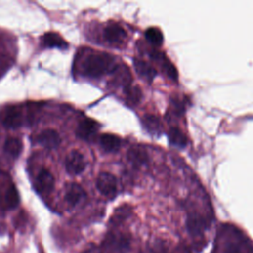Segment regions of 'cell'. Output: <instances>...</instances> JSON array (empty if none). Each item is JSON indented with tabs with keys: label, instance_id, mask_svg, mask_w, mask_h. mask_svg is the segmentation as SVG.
Wrapping results in <instances>:
<instances>
[{
	"label": "cell",
	"instance_id": "1",
	"mask_svg": "<svg viewBox=\"0 0 253 253\" xmlns=\"http://www.w3.org/2000/svg\"><path fill=\"white\" fill-rule=\"evenodd\" d=\"M211 253H253V241L239 226L222 222L216 229Z\"/></svg>",
	"mask_w": 253,
	"mask_h": 253
},
{
	"label": "cell",
	"instance_id": "2",
	"mask_svg": "<svg viewBox=\"0 0 253 253\" xmlns=\"http://www.w3.org/2000/svg\"><path fill=\"white\" fill-rule=\"evenodd\" d=\"M117 68L115 58L106 52H96L87 55L82 62V73L88 77H100Z\"/></svg>",
	"mask_w": 253,
	"mask_h": 253
},
{
	"label": "cell",
	"instance_id": "3",
	"mask_svg": "<svg viewBox=\"0 0 253 253\" xmlns=\"http://www.w3.org/2000/svg\"><path fill=\"white\" fill-rule=\"evenodd\" d=\"M96 188L104 197L113 199L117 195V179L111 173L102 172L97 178Z\"/></svg>",
	"mask_w": 253,
	"mask_h": 253
},
{
	"label": "cell",
	"instance_id": "4",
	"mask_svg": "<svg viewBox=\"0 0 253 253\" xmlns=\"http://www.w3.org/2000/svg\"><path fill=\"white\" fill-rule=\"evenodd\" d=\"M86 162L82 153L78 150H72L65 159V169L70 175H78L85 170Z\"/></svg>",
	"mask_w": 253,
	"mask_h": 253
},
{
	"label": "cell",
	"instance_id": "5",
	"mask_svg": "<svg viewBox=\"0 0 253 253\" xmlns=\"http://www.w3.org/2000/svg\"><path fill=\"white\" fill-rule=\"evenodd\" d=\"M2 124L7 128H18L22 126L23 123V116L20 108L16 106H11L6 108L3 111L2 118H1Z\"/></svg>",
	"mask_w": 253,
	"mask_h": 253
},
{
	"label": "cell",
	"instance_id": "6",
	"mask_svg": "<svg viewBox=\"0 0 253 253\" xmlns=\"http://www.w3.org/2000/svg\"><path fill=\"white\" fill-rule=\"evenodd\" d=\"M54 188V177L45 168H42L36 179V189L40 194L47 195Z\"/></svg>",
	"mask_w": 253,
	"mask_h": 253
},
{
	"label": "cell",
	"instance_id": "7",
	"mask_svg": "<svg viewBox=\"0 0 253 253\" xmlns=\"http://www.w3.org/2000/svg\"><path fill=\"white\" fill-rule=\"evenodd\" d=\"M105 40L112 44H122L126 39V32L119 24H110L104 29Z\"/></svg>",
	"mask_w": 253,
	"mask_h": 253
},
{
	"label": "cell",
	"instance_id": "8",
	"mask_svg": "<svg viewBox=\"0 0 253 253\" xmlns=\"http://www.w3.org/2000/svg\"><path fill=\"white\" fill-rule=\"evenodd\" d=\"M60 141L61 138L59 133L52 128L44 129L41 131L37 136V142L42 146L49 149L57 147L60 144Z\"/></svg>",
	"mask_w": 253,
	"mask_h": 253
},
{
	"label": "cell",
	"instance_id": "9",
	"mask_svg": "<svg viewBox=\"0 0 253 253\" xmlns=\"http://www.w3.org/2000/svg\"><path fill=\"white\" fill-rule=\"evenodd\" d=\"M99 128V124L90 119V118H85L80 121L78 124V126L76 128V134L78 137L82 139H90L98 130Z\"/></svg>",
	"mask_w": 253,
	"mask_h": 253
},
{
	"label": "cell",
	"instance_id": "10",
	"mask_svg": "<svg viewBox=\"0 0 253 253\" xmlns=\"http://www.w3.org/2000/svg\"><path fill=\"white\" fill-rule=\"evenodd\" d=\"M86 198V192L84 189L76 183H70L67 185L65 194H64V200L67 204L70 206H76L79 202H81L83 199Z\"/></svg>",
	"mask_w": 253,
	"mask_h": 253
},
{
	"label": "cell",
	"instance_id": "11",
	"mask_svg": "<svg viewBox=\"0 0 253 253\" xmlns=\"http://www.w3.org/2000/svg\"><path fill=\"white\" fill-rule=\"evenodd\" d=\"M126 159L134 166H141L148 161V154L141 146L134 145L126 151Z\"/></svg>",
	"mask_w": 253,
	"mask_h": 253
},
{
	"label": "cell",
	"instance_id": "12",
	"mask_svg": "<svg viewBox=\"0 0 253 253\" xmlns=\"http://www.w3.org/2000/svg\"><path fill=\"white\" fill-rule=\"evenodd\" d=\"M133 65L135 68V71L137 72V74L143 78L144 80L147 81H152V79L156 76L157 71L156 69L149 63H147L144 60L141 59H134L133 60Z\"/></svg>",
	"mask_w": 253,
	"mask_h": 253
},
{
	"label": "cell",
	"instance_id": "13",
	"mask_svg": "<svg viewBox=\"0 0 253 253\" xmlns=\"http://www.w3.org/2000/svg\"><path fill=\"white\" fill-rule=\"evenodd\" d=\"M100 145L107 152L117 151L121 146V138L112 133H104L100 136Z\"/></svg>",
	"mask_w": 253,
	"mask_h": 253
},
{
	"label": "cell",
	"instance_id": "14",
	"mask_svg": "<svg viewBox=\"0 0 253 253\" xmlns=\"http://www.w3.org/2000/svg\"><path fill=\"white\" fill-rule=\"evenodd\" d=\"M42 42L43 45L48 47H58V48H66L68 43L56 33H46L42 37Z\"/></svg>",
	"mask_w": 253,
	"mask_h": 253
},
{
	"label": "cell",
	"instance_id": "15",
	"mask_svg": "<svg viewBox=\"0 0 253 253\" xmlns=\"http://www.w3.org/2000/svg\"><path fill=\"white\" fill-rule=\"evenodd\" d=\"M22 149H23V143L17 137H12V136L8 137L4 142V151L8 155H10L14 158H16L20 155Z\"/></svg>",
	"mask_w": 253,
	"mask_h": 253
},
{
	"label": "cell",
	"instance_id": "16",
	"mask_svg": "<svg viewBox=\"0 0 253 253\" xmlns=\"http://www.w3.org/2000/svg\"><path fill=\"white\" fill-rule=\"evenodd\" d=\"M20 199L17 188L14 184H10L4 194V205L6 209H15L19 205Z\"/></svg>",
	"mask_w": 253,
	"mask_h": 253
},
{
	"label": "cell",
	"instance_id": "17",
	"mask_svg": "<svg viewBox=\"0 0 253 253\" xmlns=\"http://www.w3.org/2000/svg\"><path fill=\"white\" fill-rule=\"evenodd\" d=\"M106 245H111L118 250L126 249L129 245L128 237H126L123 234H109L105 240Z\"/></svg>",
	"mask_w": 253,
	"mask_h": 253
},
{
	"label": "cell",
	"instance_id": "18",
	"mask_svg": "<svg viewBox=\"0 0 253 253\" xmlns=\"http://www.w3.org/2000/svg\"><path fill=\"white\" fill-rule=\"evenodd\" d=\"M168 138L171 144L178 146V147H184L187 144V136L185 133L178 127L173 126L168 131Z\"/></svg>",
	"mask_w": 253,
	"mask_h": 253
},
{
	"label": "cell",
	"instance_id": "19",
	"mask_svg": "<svg viewBox=\"0 0 253 253\" xmlns=\"http://www.w3.org/2000/svg\"><path fill=\"white\" fill-rule=\"evenodd\" d=\"M144 127L151 133H159L161 131V123L154 115H145L142 118Z\"/></svg>",
	"mask_w": 253,
	"mask_h": 253
},
{
	"label": "cell",
	"instance_id": "20",
	"mask_svg": "<svg viewBox=\"0 0 253 253\" xmlns=\"http://www.w3.org/2000/svg\"><path fill=\"white\" fill-rule=\"evenodd\" d=\"M146 40L155 46H159L163 42V34L160 29L156 27H150L145 31Z\"/></svg>",
	"mask_w": 253,
	"mask_h": 253
},
{
	"label": "cell",
	"instance_id": "21",
	"mask_svg": "<svg viewBox=\"0 0 253 253\" xmlns=\"http://www.w3.org/2000/svg\"><path fill=\"white\" fill-rule=\"evenodd\" d=\"M130 214V208L127 206H122L118 208L115 211L114 214L112 215L110 222L113 224H118L124 221L128 215Z\"/></svg>",
	"mask_w": 253,
	"mask_h": 253
},
{
	"label": "cell",
	"instance_id": "22",
	"mask_svg": "<svg viewBox=\"0 0 253 253\" xmlns=\"http://www.w3.org/2000/svg\"><path fill=\"white\" fill-rule=\"evenodd\" d=\"M126 96L129 103L137 104L142 98V92L138 86H126Z\"/></svg>",
	"mask_w": 253,
	"mask_h": 253
},
{
	"label": "cell",
	"instance_id": "23",
	"mask_svg": "<svg viewBox=\"0 0 253 253\" xmlns=\"http://www.w3.org/2000/svg\"><path fill=\"white\" fill-rule=\"evenodd\" d=\"M84 253H100V251L94 244H92V246L90 248H88Z\"/></svg>",
	"mask_w": 253,
	"mask_h": 253
}]
</instances>
